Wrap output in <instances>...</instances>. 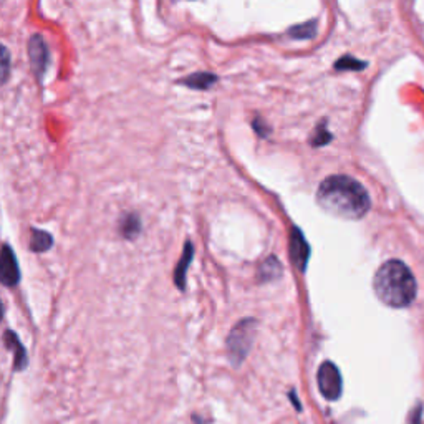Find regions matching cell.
Masks as SVG:
<instances>
[{"instance_id":"obj_1","label":"cell","mask_w":424,"mask_h":424,"mask_svg":"<svg viewBox=\"0 0 424 424\" xmlns=\"http://www.w3.org/2000/svg\"><path fill=\"white\" fill-rule=\"evenodd\" d=\"M318 204L341 219H360L370 209V196L358 181L348 176H330L317 191Z\"/></svg>"},{"instance_id":"obj_2","label":"cell","mask_w":424,"mask_h":424,"mask_svg":"<svg viewBox=\"0 0 424 424\" xmlns=\"http://www.w3.org/2000/svg\"><path fill=\"white\" fill-rule=\"evenodd\" d=\"M375 292L384 305L403 308L416 297V281L409 269L399 260H389L375 276Z\"/></svg>"},{"instance_id":"obj_3","label":"cell","mask_w":424,"mask_h":424,"mask_svg":"<svg viewBox=\"0 0 424 424\" xmlns=\"http://www.w3.org/2000/svg\"><path fill=\"white\" fill-rule=\"evenodd\" d=\"M255 329H257V322L254 318H244L230 330L225 345H228L230 365H234L235 368L242 365V361L247 358L255 338Z\"/></svg>"},{"instance_id":"obj_4","label":"cell","mask_w":424,"mask_h":424,"mask_svg":"<svg viewBox=\"0 0 424 424\" xmlns=\"http://www.w3.org/2000/svg\"><path fill=\"white\" fill-rule=\"evenodd\" d=\"M317 382H318V388H320V393L324 394L326 399L335 401V399H338L341 396V389H343V384H341V375L338 368H336L331 361H325V363L318 368Z\"/></svg>"},{"instance_id":"obj_5","label":"cell","mask_w":424,"mask_h":424,"mask_svg":"<svg viewBox=\"0 0 424 424\" xmlns=\"http://www.w3.org/2000/svg\"><path fill=\"white\" fill-rule=\"evenodd\" d=\"M28 60H30L33 73L38 80H42L47 73L48 64H50V52H48L47 42L43 40L40 33H35L28 40Z\"/></svg>"},{"instance_id":"obj_6","label":"cell","mask_w":424,"mask_h":424,"mask_svg":"<svg viewBox=\"0 0 424 424\" xmlns=\"http://www.w3.org/2000/svg\"><path fill=\"white\" fill-rule=\"evenodd\" d=\"M20 267H18L16 252L8 244L0 249V283L6 287H16L20 282Z\"/></svg>"},{"instance_id":"obj_7","label":"cell","mask_w":424,"mask_h":424,"mask_svg":"<svg viewBox=\"0 0 424 424\" xmlns=\"http://www.w3.org/2000/svg\"><path fill=\"white\" fill-rule=\"evenodd\" d=\"M308 255H310V249H308V244L305 242V237H303L300 229L293 228L290 230V257L298 271H305Z\"/></svg>"},{"instance_id":"obj_8","label":"cell","mask_w":424,"mask_h":424,"mask_svg":"<svg viewBox=\"0 0 424 424\" xmlns=\"http://www.w3.org/2000/svg\"><path fill=\"white\" fill-rule=\"evenodd\" d=\"M4 343H6L8 350H13V370H25L28 365V355L25 346L22 345L20 338H18L12 330H7L6 334H4Z\"/></svg>"},{"instance_id":"obj_9","label":"cell","mask_w":424,"mask_h":424,"mask_svg":"<svg viewBox=\"0 0 424 424\" xmlns=\"http://www.w3.org/2000/svg\"><path fill=\"white\" fill-rule=\"evenodd\" d=\"M192 259H194V244L191 240H186L184 244V250H182V255L177 262L176 269H175V285L179 288L181 292L186 290V276H187V269L192 264Z\"/></svg>"},{"instance_id":"obj_10","label":"cell","mask_w":424,"mask_h":424,"mask_svg":"<svg viewBox=\"0 0 424 424\" xmlns=\"http://www.w3.org/2000/svg\"><path fill=\"white\" fill-rule=\"evenodd\" d=\"M219 78L218 75L212 73V71H197V73H192L186 78H182L177 81V83L187 86V88L192 90H209L218 83Z\"/></svg>"},{"instance_id":"obj_11","label":"cell","mask_w":424,"mask_h":424,"mask_svg":"<svg viewBox=\"0 0 424 424\" xmlns=\"http://www.w3.org/2000/svg\"><path fill=\"white\" fill-rule=\"evenodd\" d=\"M139 232H141V218H139L136 212L123 214L122 219H119V234L124 239L133 240L138 237Z\"/></svg>"},{"instance_id":"obj_12","label":"cell","mask_w":424,"mask_h":424,"mask_svg":"<svg viewBox=\"0 0 424 424\" xmlns=\"http://www.w3.org/2000/svg\"><path fill=\"white\" fill-rule=\"evenodd\" d=\"M53 245V237L52 234H48L47 230L42 229H32L30 230V244H28V249L35 254H42L50 250Z\"/></svg>"},{"instance_id":"obj_13","label":"cell","mask_w":424,"mask_h":424,"mask_svg":"<svg viewBox=\"0 0 424 424\" xmlns=\"http://www.w3.org/2000/svg\"><path fill=\"white\" fill-rule=\"evenodd\" d=\"M282 276V265L276 257H269L265 262L260 265L259 269V278L260 282L276 281Z\"/></svg>"},{"instance_id":"obj_14","label":"cell","mask_w":424,"mask_h":424,"mask_svg":"<svg viewBox=\"0 0 424 424\" xmlns=\"http://www.w3.org/2000/svg\"><path fill=\"white\" fill-rule=\"evenodd\" d=\"M11 75V52L0 43V86L8 80Z\"/></svg>"},{"instance_id":"obj_15","label":"cell","mask_w":424,"mask_h":424,"mask_svg":"<svg viewBox=\"0 0 424 424\" xmlns=\"http://www.w3.org/2000/svg\"><path fill=\"white\" fill-rule=\"evenodd\" d=\"M288 35H292L293 38H298V40L310 38L315 35V22H308V23H303V25L292 27L290 30H288Z\"/></svg>"},{"instance_id":"obj_16","label":"cell","mask_w":424,"mask_h":424,"mask_svg":"<svg viewBox=\"0 0 424 424\" xmlns=\"http://www.w3.org/2000/svg\"><path fill=\"white\" fill-rule=\"evenodd\" d=\"M335 66H336V70H358V69H365V64L351 59V57H345V59L336 61Z\"/></svg>"},{"instance_id":"obj_17","label":"cell","mask_w":424,"mask_h":424,"mask_svg":"<svg viewBox=\"0 0 424 424\" xmlns=\"http://www.w3.org/2000/svg\"><path fill=\"white\" fill-rule=\"evenodd\" d=\"M254 129H255V131H257L259 136H267L269 131H271V129H269L267 126H265L264 122H262V119H260V118H257V119H255V122H254Z\"/></svg>"},{"instance_id":"obj_18","label":"cell","mask_w":424,"mask_h":424,"mask_svg":"<svg viewBox=\"0 0 424 424\" xmlns=\"http://www.w3.org/2000/svg\"><path fill=\"white\" fill-rule=\"evenodd\" d=\"M409 424H421V406L416 408V411H414L411 419H409Z\"/></svg>"},{"instance_id":"obj_19","label":"cell","mask_w":424,"mask_h":424,"mask_svg":"<svg viewBox=\"0 0 424 424\" xmlns=\"http://www.w3.org/2000/svg\"><path fill=\"white\" fill-rule=\"evenodd\" d=\"M2 317H4V305L2 302H0V320H2Z\"/></svg>"}]
</instances>
